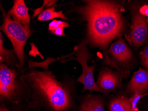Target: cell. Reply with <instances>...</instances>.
I'll use <instances>...</instances> for the list:
<instances>
[{
  "mask_svg": "<svg viewBox=\"0 0 148 111\" xmlns=\"http://www.w3.org/2000/svg\"><path fill=\"white\" fill-rule=\"evenodd\" d=\"M20 78L28 90L31 107L49 111H68L72 107L71 88L65 81H58L51 71L24 69Z\"/></svg>",
  "mask_w": 148,
  "mask_h": 111,
  "instance_id": "obj_1",
  "label": "cell"
},
{
  "mask_svg": "<svg viewBox=\"0 0 148 111\" xmlns=\"http://www.w3.org/2000/svg\"><path fill=\"white\" fill-rule=\"evenodd\" d=\"M75 10L87 22V43L106 49L113 39L123 30L124 23L119 5L106 1H84Z\"/></svg>",
  "mask_w": 148,
  "mask_h": 111,
  "instance_id": "obj_2",
  "label": "cell"
},
{
  "mask_svg": "<svg viewBox=\"0 0 148 111\" xmlns=\"http://www.w3.org/2000/svg\"><path fill=\"white\" fill-rule=\"evenodd\" d=\"M21 72L0 64V100L1 103L18 105L29 101L25 84L20 78Z\"/></svg>",
  "mask_w": 148,
  "mask_h": 111,
  "instance_id": "obj_3",
  "label": "cell"
},
{
  "mask_svg": "<svg viewBox=\"0 0 148 111\" xmlns=\"http://www.w3.org/2000/svg\"><path fill=\"white\" fill-rule=\"evenodd\" d=\"M3 22L1 30L5 34L11 41L13 50L17 56L19 64L17 69L20 72L24 70L25 63V46L29 37L32 34L30 28L26 27L20 24L11 17L4 10L1 4Z\"/></svg>",
  "mask_w": 148,
  "mask_h": 111,
  "instance_id": "obj_4",
  "label": "cell"
},
{
  "mask_svg": "<svg viewBox=\"0 0 148 111\" xmlns=\"http://www.w3.org/2000/svg\"><path fill=\"white\" fill-rule=\"evenodd\" d=\"M86 42L83 41L74 48V51L75 53L76 57L70 58L69 60H75L80 63L82 68V73L77 79V82L82 83L84 85L83 91L88 90L90 92L93 91L103 92L95 81L94 78V72L95 69V65L89 66L87 65L88 61L91 57L86 47Z\"/></svg>",
  "mask_w": 148,
  "mask_h": 111,
  "instance_id": "obj_5",
  "label": "cell"
},
{
  "mask_svg": "<svg viewBox=\"0 0 148 111\" xmlns=\"http://www.w3.org/2000/svg\"><path fill=\"white\" fill-rule=\"evenodd\" d=\"M148 33V27L145 17L139 13H135L130 33L131 42L136 46H139L146 41Z\"/></svg>",
  "mask_w": 148,
  "mask_h": 111,
  "instance_id": "obj_6",
  "label": "cell"
},
{
  "mask_svg": "<svg viewBox=\"0 0 148 111\" xmlns=\"http://www.w3.org/2000/svg\"><path fill=\"white\" fill-rule=\"evenodd\" d=\"M14 20L26 27L30 28V16L29 8L24 0H15L12 8L7 12Z\"/></svg>",
  "mask_w": 148,
  "mask_h": 111,
  "instance_id": "obj_7",
  "label": "cell"
},
{
  "mask_svg": "<svg viewBox=\"0 0 148 111\" xmlns=\"http://www.w3.org/2000/svg\"><path fill=\"white\" fill-rule=\"evenodd\" d=\"M148 88V72L140 68L134 73L128 89L132 93L142 94Z\"/></svg>",
  "mask_w": 148,
  "mask_h": 111,
  "instance_id": "obj_8",
  "label": "cell"
},
{
  "mask_svg": "<svg viewBox=\"0 0 148 111\" xmlns=\"http://www.w3.org/2000/svg\"><path fill=\"white\" fill-rule=\"evenodd\" d=\"M102 92L115 89L119 84V79L115 73L108 69H104L100 72L96 82Z\"/></svg>",
  "mask_w": 148,
  "mask_h": 111,
  "instance_id": "obj_9",
  "label": "cell"
},
{
  "mask_svg": "<svg viewBox=\"0 0 148 111\" xmlns=\"http://www.w3.org/2000/svg\"><path fill=\"white\" fill-rule=\"evenodd\" d=\"M109 51L113 57L121 61H129L132 57L131 50L122 37L111 45Z\"/></svg>",
  "mask_w": 148,
  "mask_h": 111,
  "instance_id": "obj_10",
  "label": "cell"
},
{
  "mask_svg": "<svg viewBox=\"0 0 148 111\" xmlns=\"http://www.w3.org/2000/svg\"><path fill=\"white\" fill-rule=\"evenodd\" d=\"M0 64H4L10 68H17L19 61L14 50H8L4 47L2 34L0 33Z\"/></svg>",
  "mask_w": 148,
  "mask_h": 111,
  "instance_id": "obj_11",
  "label": "cell"
},
{
  "mask_svg": "<svg viewBox=\"0 0 148 111\" xmlns=\"http://www.w3.org/2000/svg\"><path fill=\"white\" fill-rule=\"evenodd\" d=\"M79 111H105L103 99L99 96L89 95L81 103Z\"/></svg>",
  "mask_w": 148,
  "mask_h": 111,
  "instance_id": "obj_12",
  "label": "cell"
},
{
  "mask_svg": "<svg viewBox=\"0 0 148 111\" xmlns=\"http://www.w3.org/2000/svg\"><path fill=\"white\" fill-rule=\"evenodd\" d=\"M56 18H61L64 20H68V17L63 13L62 10L56 11L55 10V6H54L43 11L38 16L37 20L39 21H48Z\"/></svg>",
  "mask_w": 148,
  "mask_h": 111,
  "instance_id": "obj_13",
  "label": "cell"
},
{
  "mask_svg": "<svg viewBox=\"0 0 148 111\" xmlns=\"http://www.w3.org/2000/svg\"><path fill=\"white\" fill-rule=\"evenodd\" d=\"M110 111H131L130 100L124 97L113 99L110 103Z\"/></svg>",
  "mask_w": 148,
  "mask_h": 111,
  "instance_id": "obj_14",
  "label": "cell"
},
{
  "mask_svg": "<svg viewBox=\"0 0 148 111\" xmlns=\"http://www.w3.org/2000/svg\"><path fill=\"white\" fill-rule=\"evenodd\" d=\"M70 26L69 23L65 21H57V20H54L50 22L49 25V31L50 32L55 30L56 28L58 27L64 28L69 27Z\"/></svg>",
  "mask_w": 148,
  "mask_h": 111,
  "instance_id": "obj_15",
  "label": "cell"
},
{
  "mask_svg": "<svg viewBox=\"0 0 148 111\" xmlns=\"http://www.w3.org/2000/svg\"><path fill=\"white\" fill-rule=\"evenodd\" d=\"M145 95L144 94L134 93L133 97L130 100L131 106V111H135L136 108V105L138 101L142 98Z\"/></svg>",
  "mask_w": 148,
  "mask_h": 111,
  "instance_id": "obj_16",
  "label": "cell"
},
{
  "mask_svg": "<svg viewBox=\"0 0 148 111\" xmlns=\"http://www.w3.org/2000/svg\"><path fill=\"white\" fill-rule=\"evenodd\" d=\"M140 57L144 66L148 69V45L140 52Z\"/></svg>",
  "mask_w": 148,
  "mask_h": 111,
  "instance_id": "obj_17",
  "label": "cell"
},
{
  "mask_svg": "<svg viewBox=\"0 0 148 111\" xmlns=\"http://www.w3.org/2000/svg\"><path fill=\"white\" fill-rule=\"evenodd\" d=\"M140 14L142 15H148V5H145L143 6L142 7L140 10Z\"/></svg>",
  "mask_w": 148,
  "mask_h": 111,
  "instance_id": "obj_18",
  "label": "cell"
},
{
  "mask_svg": "<svg viewBox=\"0 0 148 111\" xmlns=\"http://www.w3.org/2000/svg\"><path fill=\"white\" fill-rule=\"evenodd\" d=\"M0 111H10L8 109V108L6 107V106L4 104V103H1L0 108Z\"/></svg>",
  "mask_w": 148,
  "mask_h": 111,
  "instance_id": "obj_19",
  "label": "cell"
},
{
  "mask_svg": "<svg viewBox=\"0 0 148 111\" xmlns=\"http://www.w3.org/2000/svg\"><path fill=\"white\" fill-rule=\"evenodd\" d=\"M147 17H148V19H147V21L148 22V15H147Z\"/></svg>",
  "mask_w": 148,
  "mask_h": 111,
  "instance_id": "obj_20",
  "label": "cell"
}]
</instances>
